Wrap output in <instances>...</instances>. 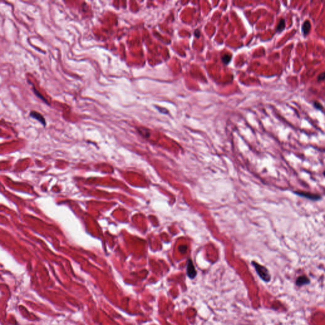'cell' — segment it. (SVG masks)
I'll return each instance as SVG.
<instances>
[{"label":"cell","instance_id":"6da1fadb","mask_svg":"<svg viewBox=\"0 0 325 325\" xmlns=\"http://www.w3.org/2000/svg\"><path fill=\"white\" fill-rule=\"evenodd\" d=\"M252 265L255 267V269L256 270V272H257V274H259V276L261 278L266 281H269L270 276L269 275L268 270H267V269L265 267L260 265V264L255 262H252Z\"/></svg>","mask_w":325,"mask_h":325},{"label":"cell","instance_id":"7a4b0ae2","mask_svg":"<svg viewBox=\"0 0 325 325\" xmlns=\"http://www.w3.org/2000/svg\"><path fill=\"white\" fill-rule=\"evenodd\" d=\"M294 193L295 194H297V195L299 196L303 197H305V198H307V199L313 200V201H318V200H320V199H321V195H319V194H313V193H308V192H304V191L298 190V191H295Z\"/></svg>","mask_w":325,"mask_h":325},{"label":"cell","instance_id":"3957f363","mask_svg":"<svg viewBox=\"0 0 325 325\" xmlns=\"http://www.w3.org/2000/svg\"><path fill=\"white\" fill-rule=\"evenodd\" d=\"M197 272L195 269V267L193 264V261L191 259H189L187 264V275L190 279H194L196 276Z\"/></svg>","mask_w":325,"mask_h":325},{"label":"cell","instance_id":"277c9868","mask_svg":"<svg viewBox=\"0 0 325 325\" xmlns=\"http://www.w3.org/2000/svg\"><path fill=\"white\" fill-rule=\"evenodd\" d=\"M311 29V23L309 20H305L302 24V32L305 37L309 34Z\"/></svg>","mask_w":325,"mask_h":325},{"label":"cell","instance_id":"5b68a950","mask_svg":"<svg viewBox=\"0 0 325 325\" xmlns=\"http://www.w3.org/2000/svg\"><path fill=\"white\" fill-rule=\"evenodd\" d=\"M30 116L34 119H36L39 121V122L42 123L44 126L46 125L45 119H44L43 116L41 115V114L36 112V111H32V112L30 113Z\"/></svg>","mask_w":325,"mask_h":325},{"label":"cell","instance_id":"8992f818","mask_svg":"<svg viewBox=\"0 0 325 325\" xmlns=\"http://www.w3.org/2000/svg\"><path fill=\"white\" fill-rule=\"evenodd\" d=\"M286 27V20L285 18H281L280 19L278 25H277L276 29V33H281L284 29H285Z\"/></svg>","mask_w":325,"mask_h":325},{"label":"cell","instance_id":"52a82bcc","mask_svg":"<svg viewBox=\"0 0 325 325\" xmlns=\"http://www.w3.org/2000/svg\"><path fill=\"white\" fill-rule=\"evenodd\" d=\"M313 104L314 107L315 108V109H316L317 110H319V111L323 110V106L320 102H319L314 101L313 102Z\"/></svg>","mask_w":325,"mask_h":325},{"label":"cell","instance_id":"ba28073f","mask_svg":"<svg viewBox=\"0 0 325 325\" xmlns=\"http://www.w3.org/2000/svg\"><path fill=\"white\" fill-rule=\"evenodd\" d=\"M222 60L223 62H224V63H226V64H227V63H229L231 61V56L229 55H225L222 57Z\"/></svg>","mask_w":325,"mask_h":325},{"label":"cell","instance_id":"9c48e42d","mask_svg":"<svg viewBox=\"0 0 325 325\" xmlns=\"http://www.w3.org/2000/svg\"><path fill=\"white\" fill-rule=\"evenodd\" d=\"M324 79H325V71L320 73V74L318 75L317 78V80L318 82L323 81L324 80Z\"/></svg>","mask_w":325,"mask_h":325},{"label":"cell","instance_id":"30bf717a","mask_svg":"<svg viewBox=\"0 0 325 325\" xmlns=\"http://www.w3.org/2000/svg\"><path fill=\"white\" fill-rule=\"evenodd\" d=\"M194 36H195L196 38H199V36H201V33L199 30H196L194 31Z\"/></svg>","mask_w":325,"mask_h":325},{"label":"cell","instance_id":"8fae6325","mask_svg":"<svg viewBox=\"0 0 325 325\" xmlns=\"http://www.w3.org/2000/svg\"><path fill=\"white\" fill-rule=\"evenodd\" d=\"M323 175H324V176L325 177V171L323 172Z\"/></svg>","mask_w":325,"mask_h":325}]
</instances>
